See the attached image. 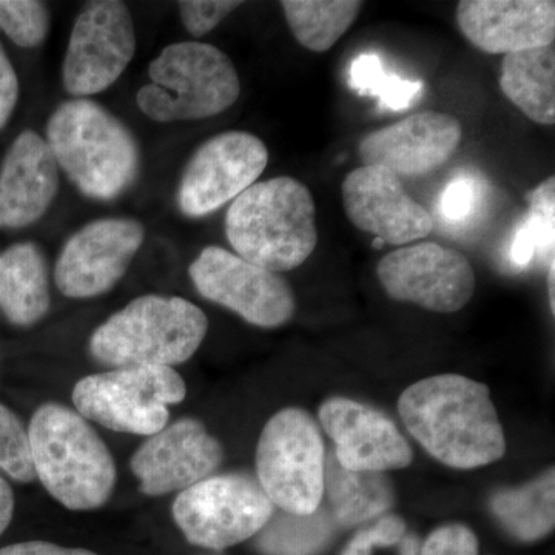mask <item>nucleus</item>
<instances>
[{"instance_id":"obj_1","label":"nucleus","mask_w":555,"mask_h":555,"mask_svg":"<svg viewBox=\"0 0 555 555\" xmlns=\"http://www.w3.org/2000/svg\"><path fill=\"white\" fill-rule=\"evenodd\" d=\"M412 437L443 465L476 469L502 459L505 434L489 389L462 375H437L404 390L398 403Z\"/></svg>"},{"instance_id":"obj_2","label":"nucleus","mask_w":555,"mask_h":555,"mask_svg":"<svg viewBox=\"0 0 555 555\" xmlns=\"http://www.w3.org/2000/svg\"><path fill=\"white\" fill-rule=\"evenodd\" d=\"M47 144L60 170L87 198L113 201L137 182L141 150L129 127L100 102H62L47 122Z\"/></svg>"},{"instance_id":"obj_3","label":"nucleus","mask_w":555,"mask_h":555,"mask_svg":"<svg viewBox=\"0 0 555 555\" xmlns=\"http://www.w3.org/2000/svg\"><path fill=\"white\" fill-rule=\"evenodd\" d=\"M224 228L238 257L273 273L291 272L315 250V201L292 177L255 182L230 204Z\"/></svg>"},{"instance_id":"obj_4","label":"nucleus","mask_w":555,"mask_h":555,"mask_svg":"<svg viewBox=\"0 0 555 555\" xmlns=\"http://www.w3.org/2000/svg\"><path fill=\"white\" fill-rule=\"evenodd\" d=\"M36 480L69 511L100 509L118 481L115 459L79 412L64 404L36 409L28 425Z\"/></svg>"},{"instance_id":"obj_5","label":"nucleus","mask_w":555,"mask_h":555,"mask_svg":"<svg viewBox=\"0 0 555 555\" xmlns=\"http://www.w3.org/2000/svg\"><path fill=\"white\" fill-rule=\"evenodd\" d=\"M207 331L206 313L188 299L142 295L91 334L89 350L112 369L173 367L195 356Z\"/></svg>"},{"instance_id":"obj_6","label":"nucleus","mask_w":555,"mask_h":555,"mask_svg":"<svg viewBox=\"0 0 555 555\" xmlns=\"http://www.w3.org/2000/svg\"><path fill=\"white\" fill-rule=\"evenodd\" d=\"M150 82L137 93L138 107L159 124L214 118L240 100L235 64L210 43H170L149 65Z\"/></svg>"},{"instance_id":"obj_7","label":"nucleus","mask_w":555,"mask_h":555,"mask_svg":"<svg viewBox=\"0 0 555 555\" xmlns=\"http://www.w3.org/2000/svg\"><path fill=\"white\" fill-rule=\"evenodd\" d=\"M188 396V386L173 367L112 369L76 383V412L109 430L150 437L169 425L171 404Z\"/></svg>"},{"instance_id":"obj_8","label":"nucleus","mask_w":555,"mask_h":555,"mask_svg":"<svg viewBox=\"0 0 555 555\" xmlns=\"http://www.w3.org/2000/svg\"><path fill=\"white\" fill-rule=\"evenodd\" d=\"M258 483L273 506L297 516L320 509L324 495V443L309 412L287 408L262 429L257 448Z\"/></svg>"},{"instance_id":"obj_9","label":"nucleus","mask_w":555,"mask_h":555,"mask_svg":"<svg viewBox=\"0 0 555 555\" xmlns=\"http://www.w3.org/2000/svg\"><path fill=\"white\" fill-rule=\"evenodd\" d=\"M275 506L246 474L211 476L179 492L171 506L185 540L204 550L238 545L268 525Z\"/></svg>"},{"instance_id":"obj_10","label":"nucleus","mask_w":555,"mask_h":555,"mask_svg":"<svg viewBox=\"0 0 555 555\" xmlns=\"http://www.w3.org/2000/svg\"><path fill=\"white\" fill-rule=\"evenodd\" d=\"M137 47L133 16L126 3H87L73 24L62 62V86L75 100L102 93L129 67Z\"/></svg>"},{"instance_id":"obj_11","label":"nucleus","mask_w":555,"mask_h":555,"mask_svg":"<svg viewBox=\"0 0 555 555\" xmlns=\"http://www.w3.org/2000/svg\"><path fill=\"white\" fill-rule=\"evenodd\" d=\"M189 275L201 297L254 326H284L297 309L294 291L280 273L258 268L222 247L204 248L190 264Z\"/></svg>"},{"instance_id":"obj_12","label":"nucleus","mask_w":555,"mask_h":555,"mask_svg":"<svg viewBox=\"0 0 555 555\" xmlns=\"http://www.w3.org/2000/svg\"><path fill=\"white\" fill-rule=\"evenodd\" d=\"M268 164L269 150L254 133L230 130L207 139L182 171L179 211L195 219L215 214L258 182Z\"/></svg>"},{"instance_id":"obj_13","label":"nucleus","mask_w":555,"mask_h":555,"mask_svg":"<svg viewBox=\"0 0 555 555\" xmlns=\"http://www.w3.org/2000/svg\"><path fill=\"white\" fill-rule=\"evenodd\" d=\"M377 275L390 298L437 313L459 312L476 292L469 259L429 241L390 251L378 262Z\"/></svg>"},{"instance_id":"obj_14","label":"nucleus","mask_w":555,"mask_h":555,"mask_svg":"<svg viewBox=\"0 0 555 555\" xmlns=\"http://www.w3.org/2000/svg\"><path fill=\"white\" fill-rule=\"evenodd\" d=\"M144 238V225L137 219H94L62 247L54 266L56 287L73 299L108 294L126 275Z\"/></svg>"},{"instance_id":"obj_15","label":"nucleus","mask_w":555,"mask_h":555,"mask_svg":"<svg viewBox=\"0 0 555 555\" xmlns=\"http://www.w3.org/2000/svg\"><path fill=\"white\" fill-rule=\"evenodd\" d=\"M224 460L221 443L198 418L185 416L150 436L130 460L142 494L182 492L206 480Z\"/></svg>"},{"instance_id":"obj_16","label":"nucleus","mask_w":555,"mask_h":555,"mask_svg":"<svg viewBox=\"0 0 555 555\" xmlns=\"http://www.w3.org/2000/svg\"><path fill=\"white\" fill-rule=\"evenodd\" d=\"M341 198L349 221L383 243L404 246L427 238L434 230L426 208L408 195L397 175L383 167L363 166L347 173Z\"/></svg>"},{"instance_id":"obj_17","label":"nucleus","mask_w":555,"mask_h":555,"mask_svg":"<svg viewBox=\"0 0 555 555\" xmlns=\"http://www.w3.org/2000/svg\"><path fill=\"white\" fill-rule=\"evenodd\" d=\"M463 127L455 116L422 112L361 139L363 166H377L398 178L423 177L440 169L459 149Z\"/></svg>"},{"instance_id":"obj_18","label":"nucleus","mask_w":555,"mask_h":555,"mask_svg":"<svg viewBox=\"0 0 555 555\" xmlns=\"http://www.w3.org/2000/svg\"><path fill=\"white\" fill-rule=\"evenodd\" d=\"M321 426L337 444L338 465L353 473L403 469L412 449L392 420L377 409L335 397L320 408Z\"/></svg>"},{"instance_id":"obj_19","label":"nucleus","mask_w":555,"mask_h":555,"mask_svg":"<svg viewBox=\"0 0 555 555\" xmlns=\"http://www.w3.org/2000/svg\"><path fill=\"white\" fill-rule=\"evenodd\" d=\"M460 31L488 54L551 46L555 39L553 0H463L456 3Z\"/></svg>"},{"instance_id":"obj_20","label":"nucleus","mask_w":555,"mask_h":555,"mask_svg":"<svg viewBox=\"0 0 555 555\" xmlns=\"http://www.w3.org/2000/svg\"><path fill=\"white\" fill-rule=\"evenodd\" d=\"M60 192V167L33 130L14 139L0 169V229H24L49 211Z\"/></svg>"},{"instance_id":"obj_21","label":"nucleus","mask_w":555,"mask_h":555,"mask_svg":"<svg viewBox=\"0 0 555 555\" xmlns=\"http://www.w3.org/2000/svg\"><path fill=\"white\" fill-rule=\"evenodd\" d=\"M50 270L38 244L17 243L0 255V310L13 326L31 327L49 313Z\"/></svg>"},{"instance_id":"obj_22","label":"nucleus","mask_w":555,"mask_h":555,"mask_svg":"<svg viewBox=\"0 0 555 555\" xmlns=\"http://www.w3.org/2000/svg\"><path fill=\"white\" fill-rule=\"evenodd\" d=\"M500 89L526 118L542 126H554V43L503 56Z\"/></svg>"},{"instance_id":"obj_23","label":"nucleus","mask_w":555,"mask_h":555,"mask_svg":"<svg viewBox=\"0 0 555 555\" xmlns=\"http://www.w3.org/2000/svg\"><path fill=\"white\" fill-rule=\"evenodd\" d=\"M554 470L526 486L496 492L491 507L503 528L520 542H537L553 532Z\"/></svg>"},{"instance_id":"obj_24","label":"nucleus","mask_w":555,"mask_h":555,"mask_svg":"<svg viewBox=\"0 0 555 555\" xmlns=\"http://www.w3.org/2000/svg\"><path fill=\"white\" fill-rule=\"evenodd\" d=\"M332 518L343 526H356L386 513L392 505V491L378 473H353L328 463L324 474Z\"/></svg>"},{"instance_id":"obj_25","label":"nucleus","mask_w":555,"mask_h":555,"mask_svg":"<svg viewBox=\"0 0 555 555\" xmlns=\"http://www.w3.org/2000/svg\"><path fill=\"white\" fill-rule=\"evenodd\" d=\"M292 35L313 53H326L356 24L360 0H283L280 3Z\"/></svg>"},{"instance_id":"obj_26","label":"nucleus","mask_w":555,"mask_h":555,"mask_svg":"<svg viewBox=\"0 0 555 555\" xmlns=\"http://www.w3.org/2000/svg\"><path fill=\"white\" fill-rule=\"evenodd\" d=\"M334 535V518L318 509L309 516L281 511L273 513L258 532L255 546L262 555H318L326 550Z\"/></svg>"},{"instance_id":"obj_27","label":"nucleus","mask_w":555,"mask_h":555,"mask_svg":"<svg viewBox=\"0 0 555 555\" xmlns=\"http://www.w3.org/2000/svg\"><path fill=\"white\" fill-rule=\"evenodd\" d=\"M555 178L550 177L531 193V211L518 229L511 247V259L525 268L542 255L547 270H555Z\"/></svg>"},{"instance_id":"obj_28","label":"nucleus","mask_w":555,"mask_h":555,"mask_svg":"<svg viewBox=\"0 0 555 555\" xmlns=\"http://www.w3.org/2000/svg\"><path fill=\"white\" fill-rule=\"evenodd\" d=\"M350 86L361 94H378L382 105L390 109L408 108L423 89L416 80L387 78L375 54H361L353 61Z\"/></svg>"},{"instance_id":"obj_29","label":"nucleus","mask_w":555,"mask_h":555,"mask_svg":"<svg viewBox=\"0 0 555 555\" xmlns=\"http://www.w3.org/2000/svg\"><path fill=\"white\" fill-rule=\"evenodd\" d=\"M50 11L38 0H0V30L22 49H35L50 31Z\"/></svg>"},{"instance_id":"obj_30","label":"nucleus","mask_w":555,"mask_h":555,"mask_svg":"<svg viewBox=\"0 0 555 555\" xmlns=\"http://www.w3.org/2000/svg\"><path fill=\"white\" fill-rule=\"evenodd\" d=\"M0 470L20 483L36 480L28 429L16 412L0 403Z\"/></svg>"},{"instance_id":"obj_31","label":"nucleus","mask_w":555,"mask_h":555,"mask_svg":"<svg viewBox=\"0 0 555 555\" xmlns=\"http://www.w3.org/2000/svg\"><path fill=\"white\" fill-rule=\"evenodd\" d=\"M241 5L243 2L236 0H182L178 11L185 30L193 38H203Z\"/></svg>"},{"instance_id":"obj_32","label":"nucleus","mask_w":555,"mask_h":555,"mask_svg":"<svg viewBox=\"0 0 555 555\" xmlns=\"http://www.w3.org/2000/svg\"><path fill=\"white\" fill-rule=\"evenodd\" d=\"M406 535V524L403 518L387 516L379 518L371 528L358 532L341 555H372L374 547L397 545Z\"/></svg>"},{"instance_id":"obj_33","label":"nucleus","mask_w":555,"mask_h":555,"mask_svg":"<svg viewBox=\"0 0 555 555\" xmlns=\"http://www.w3.org/2000/svg\"><path fill=\"white\" fill-rule=\"evenodd\" d=\"M420 555H478V540L467 526H441L427 537Z\"/></svg>"},{"instance_id":"obj_34","label":"nucleus","mask_w":555,"mask_h":555,"mask_svg":"<svg viewBox=\"0 0 555 555\" xmlns=\"http://www.w3.org/2000/svg\"><path fill=\"white\" fill-rule=\"evenodd\" d=\"M476 192L467 179H455L441 196L440 210L449 221H462L473 211Z\"/></svg>"},{"instance_id":"obj_35","label":"nucleus","mask_w":555,"mask_h":555,"mask_svg":"<svg viewBox=\"0 0 555 555\" xmlns=\"http://www.w3.org/2000/svg\"><path fill=\"white\" fill-rule=\"evenodd\" d=\"M20 100V79L16 69L0 43V130L9 124Z\"/></svg>"},{"instance_id":"obj_36","label":"nucleus","mask_w":555,"mask_h":555,"mask_svg":"<svg viewBox=\"0 0 555 555\" xmlns=\"http://www.w3.org/2000/svg\"><path fill=\"white\" fill-rule=\"evenodd\" d=\"M0 555H98L93 551L79 547H64L54 543L31 540V542L14 543L0 550Z\"/></svg>"},{"instance_id":"obj_37","label":"nucleus","mask_w":555,"mask_h":555,"mask_svg":"<svg viewBox=\"0 0 555 555\" xmlns=\"http://www.w3.org/2000/svg\"><path fill=\"white\" fill-rule=\"evenodd\" d=\"M14 492L9 481L0 476V535L7 531L14 516Z\"/></svg>"},{"instance_id":"obj_38","label":"nucleus","mask_w":555,"mask_h":555,"mask_svg":"<svg viewBox=\"0 0 555 555\" xmlns=\"http://www.w3.org/2000/svg\"><path fill=\"white\" fill-rule=\"evenodd\" d=\"M401 555H420V542L415 535H404L400 542Z\"/></svg>"}]
</instances>
